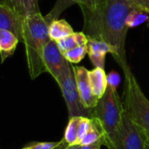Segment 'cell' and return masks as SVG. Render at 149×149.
Segmentation results:
<instances>
[{
    "mask_svg": "<svg viewBox=\"0 0 149 149\" xmlns=\"http://www.w3.org/2000/svg\"><path fill=\"white\" fill-rule=\"evenodd\" d=\"M121 81L120 74L116 71H111L107 76V82L108 86H111L114 89H117L119 85V83Z\"/></svg>",
    "mask_w": 149,
    "mask_h": 149,
    "instance_id": "24",
    "label": "cell"
},
{
    "mask_svg": "<svg viewBox=\"0 0 149 149\" xmlns=\"http://www.w3.org/2000/svg\"><path fill=\"white\" fill-rule=\"evenodd\" d=\"M19 41V38L13 33L0 29V57L2 63L14 54Z\"/></svg>",
    "mask_w": 149,
    "mask_h": 149,
    "instance_id": "12",
    "label": "cell"
},
{
    "mask_svg": "<svg viewBox=\"0 0 149 149\" xmlns=\"http://www.w3.org/2000/svg\"><path fill=\"white\" fill-rule=\"evenodd\" d=\"M125 111L144 131L149 132V100L132 72L125 74Z\"/></svg>",
    "mask_w": 149,
    "mask_h": 149,
    "instance_id": "3",
    "label": "cell"
},
{
    "mask_svg": "<svg viewBox=\"0 0 149 149\" xmlns=\"http://www.w3.org/2000/svg\"><path fill=\"white\" fill-rule=\"evenodd\" d=\"M61 143V140L58 142H36L29 146L23 147L22 149H54Z\"/></svg>",
    "mask_w": 149,
    "mask_h": 149,
    "instance_id": "22",
    "label": "cell"
},
{
    "mask_svg": "<svg viewBox=\"0 0 149 149\" xmlns=\"http://www.w3.org/2000/svg\"><path fill=\"white\" fill-rule=\"evenodd\" d=\"M86 54H88V46L83 45V46H78L77 47H74L64 53L63 54L68 62L72 64H77V63H79L85 57Z\"/></svg>",
    "mask_w": 149,
    "mask_h": 149,
    "instance_id": "20",
    "label": "cell"
},
{
    "mask_svg": "<svg viewBox=\"0 0 149 149\" xmlns=\"http://www.w3.org/2000/svg\"><path fill=\"white\" fill-rule=\"evenodd\" d=\"M106 2L107 0H56L54 8L45 17L51 23L54 19H57L59 16L70 6L77 4L83 11L84 21L91 20L100 15Z\"/></svg>",
    "mask_w": 149,
    "mask_h": 149,
    "instance_id": "7",
    "label": "cell"
},
{
    "mask_svg": "<svg viewBox=\"0 0 149 149\" xmlns=\"http://www.w3.org/2000/svg\"><path fill=\"white\" fill-rule=\"evenodd\" d=\"M73 69L82 103L85 108L92 110L97 105L99 98L92 91L89 78V70L82 66H74Z\"/></svg>",
    "mask_w": 149,
    "mask_h": 149,
    "instance_id": "9",
    "label": "cell"
},
{
    "mask_svg": "<svg viewBox=\"0 0 149 149\" xmlns=\"http://www.w3.org/2000/svg\"><path fill=\"white\" fill-rule=\"evenodd\" d=\"M89 41V37L84 32H74L68 36L56 41L60 50L64 54L78 46L87 45Z\"/></svg>",
    "mask_w": 149,
    "mask_h": 149,
    "instance_id": "14",
    "label": "cell"
},
{
    "mask_svg": "<svg viewBox=\"0 0 149 149\" xmlns=\"http://www.w3.org/2000/svg\"><path fill=\"white\" fill-rule=\"evenodd\" d=\"M64 149H80V145H68Z\"/></svg>",
    "mask_w": 149,
    "mask_h": 149,
    "instance_id": "27",
    "label": "cell"
},
{
    "mask_svg": "<svg viewBox=\"0 0 149 149\" xmlns=\"http://www.w3.org/2000/svg\"><path fill=\"white\" fill-rule=\"evenodd\" d=\"M74 33L73 27L65 19H54L49 25L48 33L51 40L58 41Z\"/></svg>",
    "mask_w": 149,
    "mask_h": 149,
    "instance_id": "16",
    "label": "cell"
},
{
    "mask_svg": "<svg viewBox=\"0 0 149 149\" xmlns=\"http://www.w3.org/2000/svg\"><path fill=\"white\" fill-rule=\"evenodd\" d=\"M104 137H105V132H104V130L101 123L99 122L98 119L92 117V118H91L90 128H89L87 133L85 134V136L84 137V139L79 143V145H81V146L90 145V144L97 142V140H99Z\"/></svg>",
    "mask_w": 149,
    "mask_h": 149,
    "instance_id": "17",
    "label": "cell"
},
{
    "mask_svg": "<svg viewBox=\"0 0 149 149\" xmlns=\"http://www.w3.org/2000/svg\"><path fill=\"white\" fill-rule=\"evenodd\" d=\"M124 111V104L121 102L117 89L108 86L95 108L92 109V117L99 120L105 136H110L118 127Z\"/></svg>",
    "mask_w": 149,
    "mask_h": 149,
    "instance_id": "4",
    "label": "cell"
},
{
    "mask_svg": "<svg viewBox=\"0 0 149 149\" xmlns=\"http://www.w3.org/2000/svg\"><path fill=\"white\" fill-rule=\"evenodd\" d=\"M0 3H4V0H0Z\"/></svg>",
    "mask_w": 149,
    "mask_h": 149,
    "instance_id": "30",
    "label": "cell"
},
{
    "mask_svg": "<svg viewBox=\"0 0 149 149\" xmlns=\"http://www.w3.org/2000/svg\"><path fill=\"white\" fill-rule=\"evenodd\" d=\"M56 83L61 89L62 97L67 104L69 118L73 117L92 118V110L85 108L82 103L72 65Z\"/></svg>",
    "mask_w": 149,
    "mask_h": 149,
    "instance_id": "6",
    "label": "cell"
},
{
    "mask_svg": "<svg viewBox=\"0 0 149 149\" xmlns=\"http://www.w3.org/2000/svg\"><path fill=\"white\" fill-rule=\"evenodd\" d=\"M89 78L93 93L100 98L108 87L107 76L104 72V68H95L92 70H89Z\"/></svg>",
    "mask_w": 149,
    "mask_h": 149,
    "instance_id": "13",
    "label": "cell"
},
{
    "mask_svg": "<svg viewBox=\"0 0 149 149\" xmlns=\"http://www.w3.org/2000/svg\"><path fill=\"white\" fill-rule=\"evenodd\" d=\"M149 19L148 13L143 11L132 9L130 13H128L127 19H126V24L129 28L136 27L139 25L144 24Z\"/></svg>",
    "mask_w": 149,
    "mask_h": 149,
    "instance_id": "19",
    "label": "cell"
},
{
    "mask_svg": "<svg viewBox=\"0 0 149 149\" xmlns=\"http://www.w3.org/2000/svg\"><path fill=\"white\" fill-rule=\"evenodd\" d=\"M103 145H104V138L90 145H85V146L80 145V149H101V146Z\"/></svg>",
    "mask_w": 149,
    "mask_h": 149,
    "instance_id": "25",
    "label": "cell"
},
{
    "mask_svg": "<svg viewBox=\"0 0 149 149\" xmlns=\"http://www.w3.org/2000/svg\"><path fill=\"white\" fill-rule=\"evenodd\" d=\"M146 149H149V140L146 139Z\"/></svg>",
    "mask_w": 149,
    "mask_h": 149,
    "instance_id": "28",
    "label": "cell"
},
{
    "mask_svg": "<svg viewBox=\"0 0 149 149\" xmlns=\"http://www.w3.org/2000/svg\"><path fill=\"white\" fill-rule=\"evenodd\" d=\"M145 134H146V139L149 140V132H146V131H145Z\"/></svg>",
    "mask_w": 149,
    "mask_h": 149,
    "instance_id": "29",
    "label": "cell"
},
{
    "mask_svg": "<svg viewBox=\"0 0 149 149\" xmlns=\"http://www.w3.org/2000/svg\"><path fill=\"white\" fill-rule=\"evenodd\" d=\"M148 14H149V13H148Z\"/></svg>",
    "mask_w": 149,
    "mask_h": 149,
    "instance_id": "31",
    "label": "cell"
},
{
    "mask_svg": "<svg viewBox=\"0 0 149 149\" xmlns=\"http://www.w3.org/2000/svg\"><path fill=\"white\" fill-rule=\"evenodd\" d=\"M50 22L40 13L25 17L23 24V42L26 49L27 67L32 79L46 71L43 63V51L51 40L48 33Z\"/></svg>",
    "mask_w": 149,
    "mask_h": 149,
    "instance_id": "2",
    "label": "cell"
},
{
    "mask_svg": "<svg viewBox=\"0 0 149 149\" xmlns=\"http://www.w3.org/2000/svg\"><path fill=\"white\" fill-rule=\"evenodd\" d=\"M81 117L70 118L65 129L63 139L68 145H79L78 140V124Z\"/></svg>",
    "mask_w": 149,
    "mask_h": 149,
    "instance_id": "18",
    "label": "cell"
},
{
    "mask_svg": "<svg viewBox=\"0 0 149 149\" xmlns=\"http://www.w3.org/2000/svg\"><path fill=\"white\" fill-rule=\"evenodd\" d=\"M132 9L149 13V0H128Z\"/></svg>",
    "mask_w": 149,
    "mask_h": 149,
    "instance_id": "23",
    "label": "cell"
},
{
    "mask_svg": "<svg viewBox=\"0 0 149 149\" xmlns=\"http://www.w3.org/2000/svg\"><path fill=\"white\" fill-rule=\"evenodd\" d=\"M68 146V144L62 139L61 140V143H60V145L58 146H56L54 149H64L66 146Z\"/></svg>",
    "mask_w": 149,
    "mask_h": 149,
    "instance_id": "26",
    "label": "cell"
},
{
    "mask_svg": "<svg viewBox=\"0 0 149 149\" xmlns=\"http://www.w3.org/2000/svg\"><path fill=\"white\" fill-rule=\"evenodd\" d=\"M42 59L46 71L51 74L55 81L71 66V63L68 61L63 53L60 50L57 42L53 40H50L46 45Z\"/></svg>",
    "mask_w": 149,
    "mask_h": 149,
    "instance_id": "8",
    "label": "cell"
},
{
    "mask_svg": "<svg viewBox=\"0 0 149 149\" xmlns=\"http://www.w3.org/2000/svg\"><path fill=\"white\" fill-rule=\"evenodd\" d=\"M4 3L15 9L24 17L40 13L39 0H4Z\"/></svg>",
    "mask_w": 149,
    "mask_h": 149,
    "instance_id": "15",
    "label": "cell"
},
{
    "mask_svg": "<svg viewBox=\"0 0 149 149\" xmlns=\"http://www.w3.org/2000/svg\"><path fill=\"white\" fill-rule=\"evenodd\" d=\"M25 17L5 3H0V29L13 33L23 41V24Z\"/></svg>",
    "mask_w": 149,
    "mask_h": 149,
    "instance_id": "10",
    "label": "cell"
},
{
    "mask_svg": "<svg viewBox=\"0 0 149 149\" xmlns=\"http://www.w3.org/2000/svg\"><path fill=\"white\" fill-rule=\"evenodd\" d=\"M88 55L96 68H104L105 55L108 53L114 54L112 47L104 40L89 38L88 41Z\"/></svg>",
    "mask_w": 149,
    "mask_h": 149,
    "instance_id": "11",
    "label": "cell"
},
{
    "mask_svg": "<svg viewBox=\"0 0 149 149\" xmlns=\"http://www.w3.org/2000/svg\"><path fill=\"white\" fill-rule=\"evenodd\" d=\"M145 131L139 126L125 111L117 130L104 137L108 149H146Z\"/></svg>",
    "mask_w": 149,
    "mask_h": 149,
    "instance_id": "5",
    "label": "cell"
},
{
    "mask_svg": "<svg viewBox=\"0 0 149 149\" xmlns=\"http://www.w3.org/2000/svg\"><path fill=\"white\" fill-rule=\"evenodd\" d=\"M90 125H91V118H87V117H81L80 118V121L78 124V140H79V143L81 142V140L84 139V137L87 133V132L90 128Z\"/></svg>",
    "mask_w": 149,
    "mask_h": 149,
    "instance_id": "21",
    "label": "cell"
},
{
    "mask_svg": "<svg viewBox=\"0 0 149 149\" xmlns=\"http://www.w3.org/2000/svg\"><path fill=\"white\" fill-rule=\"evenodd\" d=\"M132 9L128 0H107L97 18L84 21V33L89 38L104 40L112 47L113 56L125 74L131 72L125 54V40L129 28L126 19Z\"/></svg>",
    "mask_w": 149,
    "mask_h": 149,
    "instance_id": "1",
    "label": "cell"
}]
</instances>
